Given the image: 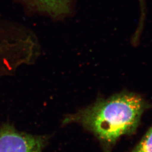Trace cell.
I'll list each match as a JSON object with an SVG mask.
<instances>
[{"label":"cell","instance_id":"6da1fadb","mask_svg":"<svg viewBox=\"0 0 152 152\" xmlns=\"http://www.w3.org/2000/svg\"><path fill=\"white\" fill-rule=\"evenodd\" d=\"M149 107L145 100L133 92H122L67 116L65 124L78 123L98 138L104 152H111L121 136L134 134L141 116Z\"/></svg>","mask_w":152,"mask_h":152},{"label":"cell","instance_id":"7a4b0ae2","mask_svg":"<svg viewBox=\"0 0 152 152\" xmlns=\"http://www.w3.org/2000/svg\"><path fill=\"white\" fill-rule=\"evenodd\" d=\"M43 137L19 132L9 125L0 129V152H42Z\"/></svg>","mask_w":152,"mask_h":152},{"label":"cell","instance_id":"277c9868","mask_svg":"<svg viewBox=\"0 0 152 152\" xmlns=\"http://www.w3.org/2000/svg\"><path fill=\"white\" fill-rule=\"evenodd\" d=\"M130 152H152V126Z\"/></svg>","mask_w":152,"mask_h":152},{"label":"cell","instance_id":"3957f363","mask_svg":"<svg viewBox=\"0 0 152 152\" xmlns=\"http://www.w3.org/2000/svg\"><path fill=\"white\" fill-rule=\"evenodd\" d=\"M44 11L51 15L64 14L69 9V0H34Z\"/></svg>","mask_w":152,"mask_h":152}]
</instances>
